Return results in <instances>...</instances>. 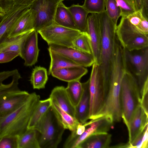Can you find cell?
<instances>
[{"label": "cell", "mask_w": 148, "mask_h": 148, "mask_svg": "<svg viewBox=\"0 0 148 148\" xmlns=\"http://www.w3.org/2000/svg\"><path fill=\"white\" fill-rule=\"evenodd\" d=\"M62 0V1H64V0Z\"/></svg>", "instance_id": "c3c4849f"}, {"label": "cell", "mask_w": 148, "mask_h": 148, "mask_svg": "<svg viewBox=\"0 0 148 148\" xmlns=\"http://www.w3.org/2000/svg\"><path fill=\"white\" fill-rule=\"evenodd\" d=\"M30 94L25 91H12L0 96V118L10 114L24 103Z\"/></svg>", "instance_id": "7c38bea8"}, {"label": "cell", "mask_w": 148, "mask_h": 148, "mask_svg": "<svg viewBox=\"0 0 148 148\" xmlns=\"http://www.w3.org/2000/svg\"><path fill=\"white\" fill-rule=\"evenodd\" d=\"M34 16L29 8L16 22L8 32V38L16 37L34 29Z\"/></svg>", "instance_id": "e0dca14e"}, {"label": "cell", "mask_w": 148, "mask_h": 148, "mask_svg": "<svg viewBox=\"0 0 148 148\" xmlns=\"http://www.w3.org/2000/svg\"><path fill=\"white\" fill-rule=\"evenodd\" d=\"M141 0H135L137 11L140 10Z\"/></svg>", "instance_id": "f6af8a7d"}, {"label": "cell", "mask_w": 148, "mask_h": 148, "mask_svg": "<svg viewBox=\"0 0 148 148\" xmlns=\"http://www.w3.org/2000/svg\"><path fill=\"white\" fill-rule=\"evenodd\" d=\"M23 13V9L13 5L5 12L0 22V42L5 37L13 25Z\"/></svg>", "instance_id": "ffe728a7"}, {"label": "cell", "mask_w": 148, "mask_h": 148, "mask_svg": "<svg viewBox=\"0 0 148 148\" xmlns=\"http://www.w3.org/2000/svg\"><path fill=\"white\" fill-rule=\"evenodd\" d=\"M62 0H34L29 8L34 16V29L38 31L54 23L57 6Z\"/></svg>", "instance_id": "ba28073f"}, {"label": "cell", "mask_w": 148, "mask_h": 148, "mask_svg": "<svg viewBox=\"0 0 148 148\" xmlns=\"http://www.w3.org/2000/svg\"><path fill=\"white\" fill-rule=\"evenodd\" d=\"M51 58V62L49 69L48 74H51L53 70L73 66H79L59 53L48 49Z\"/></svg>", "instance_id": "83f0119b"}, {"label": "cell", "mask_w": 148, "mask_h": 148, "mask_svg": "<svg viewBox=\"0 0 148 148\" xmlns=\"http://www.w3.org/2000/svg\"><path fill=\"white\" fill-rule=\"evenodd\" d=\"M68 8L77 29L82 32H87L88 12L78 4H73Z\"/></svg>", "instance_id": "603a6c76"}, {"label": "cell", "mask_w": 148, "mask_h": 148, "mask_svg": "<svg viewBox=\"0 0 148 148\" xmlns=\"http://www.w3.org/2000/svg\"><path fill=\"white\" fill-rule=\"evenodd\" d=\"M72 47L81 51L92 54L90 38L88 33L82 32L74 40Z\"/></svg>", "instance_id": "d6a6232c"}, {"label": "cell", "mask_w": 148, "mask_h": 148, "mask_svg": "<svg viewBox=\"0 0 148 148\" xmlns=\"http://www.w3.org/2000/svg\"><path fill=\"white\" fill-rule=\"evenodd\" d=\"M88 72L85 67L80 66H73L66 67L53 71L51 74L53 77L65 82L80 80Z\"/></svg>", "instance_id": "44dd1931"}, {"label": "cell", "mask_w": 148, "mask_h": 148, "mask_svg": "<svg viewBox=\"0 0 148 148\" xmlns=\"http://www.w3.org/2000/svg\"><path fill=\"white\" fill-rule=\"evenodd\" d=\"M12 77V81L10 83L6 84L3 83L0 85V96L7 92L20 90L18 87V82L21 77L18 71Z\"/></svg>", "instance_id": "74e56055"}, {"label": "cell", "mask_w": 148, "mask_h": 148, "mask_svg": "<svg viewBox=\"0 0 148 148\" xmlns=\"http://www.w3.org/2000/svg\"><path fill=\"white\" fill-rule=\"evenodd\" d=\"M51 102L75 117V107L72 103L64 87L57 86L52 90L49 97Z\"/></svg>", "instance_id": "d6986e66"}, {"label": "cell", "mask_w": 148, "mask_h": 148, "mask_svg": "<svg viewBox=\"0 0 148 148\" xmlns=\"http://www.w3.org/2000/svg\"><path fill=\"white\" fill-rule=\"evenodd\" d=\"M30 31L14 38L5 37L0 42V53L6 51H15L19 53L20 56L23 41Z\"/></svg>", "instance_id": "4316f807"}, {"label": "cell", "mask_w": 148, "mask_h": 148, "mask_svg": "<svg viewBox=\"0 0 148 148\" xmlns=\"http://www.w3.org/2000/svg\"><path fill=\"white\" fill-rule=\"evenodd\" d=\"M48 79L47 71L44 67L36 66L33 69L30 81L34 89L45 88Z\"/></svg>", "instance_id": "f546056e"}, {"label": "cell", "mask_w": 148, "mask_h": 148, "mask_svg": "<svg viewBox=\"0 0 148 148\" xmlns=\"http://www.w3.org/2000/svg\"><path fill=\"white\" fill-rule=\"evenodd\" d=\"M3 16H0V22L1 21V20Z\"/></svg>", "instance_id": "7dc6e473"}, {"label": "cell", "mask_w": 148, "mask_h": 148, "mask_svg": "<svg viewBox=\"0 0 148 148\" xmlns=\"http://www.w3.org/2000/svg\"><path fill=\"white\" fill-rule=\"evenodd\" d=\"M37 32L49 45L53 44L72 47L74 40L82 32L55 23Z\"/></svg>", "instance_id": "52a82bcc"}, {"label": "cell", "mask_w": 148, "mask_h": 148, "mask_svg": "<svg viewBox=\"0 0 148 148\" xmlns=\"http://www.w3.org/2000/svg\"><path fill=\"white\" fill-rule=\"evenodd\" d=\"M148 123L130 144L129 148H148Z\"/></svg>", "instance_id": "d590c367"}, {"label": "cell", "mask_w": 148, "mask_h": 148, "mask_svg": "<svg viewBox=\"0 0 148 148\" xmlns=\"http://www.w3.org/2000/svg\"><path fill=\"white\" fill-rule=\"evenodd\" d=\"M89 80L90 106L89 119H92L103 106L106 99L109 86L104 82L99 65L94 63Z\"/></svg>", "instance_id": "8992f818"}, {"label": "cell", "mask_w": 148, "mask_h": 148, "mask_svg": "<svg viewBox=\"0 0 148 148\" xmlns=\"http://www.w3.org/2000/svg\"><path fill=\"white\" fill-rule=\"evenodd\" d=\"M38 34L37 31L32 30L28 34L23 42L20 56L24 60L25 66H32L37 61L40 51Z\"/></svg>", "instance_id": "9a60e30c"}, {"label": "cell", "mask_w": 148, "mask_h": 148, "mask_svg": "<svg viewBox=\"0 0 148 148\" xmlns=\"http://www.w3.org/2000/svg\"><path fill=\"white\" fill-rule=\"evenodd\" d=\"M35 92L30 94L27 101L15 110L0 118V139L8 136H19L27 129L32 115L40 100Z\"/></svg>", "instance_id": "7a4b0ae2"}, {"label": "cell", "mask_w": 148, "mask_h": 148, "mask_svg": "<svg viewBox=\"0 0 148 148\" xmlns=\"http://www.w3.org/2000/svg\"><path fill=\"white\" fill-rule=\"evenodd\" d=\"M51 105V101L49 98L44 100H40L32 115L27 129H34Z\"/></svg>", "instance_id": "f1b7e54d"}, {"label": "cell", "mask_w": 148, "mask_h": 148, "mask_svg": "<svg viewBox=\"0 0 148 148\" xmlns=\"http://www.w3.org/2000/svg\"><path fill=\"white\" fill-rule=\"evenodd\" d=\"M127 17L132 24L144 35L148 36V19L143 16L141 10Z\"/></svg>", "instance_id": "1f68e13d"}, {"label": "cell", "mask_w": 148, "mask_h": 148, "mask_svg": "<svg viewBox=\"0 0 148 148\" xmlns=\"http://www.w3.org/2000/svg\"><path fill=\"white\" fill-rule=\"evenodd\" d=\"M34 129L40 134L38 139L40 148H57L65 129L51 106Z\"/></svg>", "instance_id": "5b68a950"}, {"label": "cell", "mask_w": 148, "mask_h": 148, "mask_svg": "<svg viewBox=\"0 0 148 148\" xmlns=\"http://www.w3.org/2000/svg\"><path fill=\"white\" fill-rule=\"evenodd\" d=\"M87 32L90 38L92 54L95 60V63L99 65L101 62V37L97 14L91 13L88 15Z\"/></svg>", "instance_id": "4fadbf2b"}, {"label": "cell", "mask_w": 148, "mask_h": 148, "mask_svg": "<svg viewBox=\"0 0 148 148\" xmlns=\"http://www.w3.org/2000/svg\"><path fill=\"white\" fill-rule=\"evenodd\" d=\"M5 12L3 11L1 8L0 7V16H3Z\"/></svg>", "instance_id": "bcb514c9"}, {"label": "cell", "mask_w": 148, "mask_h": 148, "mask_svg": "<svg viewBox=\"0 0 148 148\" xmlns=\"http://www.w3.org/2000/svg\"><path fill=\"white\" fill-rule=\"evenodd\" d=\"M82 84L83 93L79 102L75 107V118L79 123L83 124L89 119L90 96L89 79Z\"/></svg>", "instance_id": "ac0fdd59"}, {"label": "cell", "mask_w": 148, "mask_h": 148, "mask_svg": "<svg viewBox=\"0 0 148 148\" xmlns=\"http://www.w3.org/2000/svg\"><path fill=\"white\" fill-rule=\"evenodd\" d=\"M148 123V116L140 104L127 126L129 134V144L132 143Z\"/></svg>", "instance_id": "2e32d148"}, {"label": "cell", "mask_w": 148, "mask_h": 148, "mask_svg": "<svg viewBox=\"0 0 148 148\" xmlns=\"http://www.w3.org/2000/svg\"><path fill=\"white\" fill-rule=\"evenodd\" d=\"M18 70L15 69L11 71H4L0 72V85L5 79L12 77Z\"/></svg>", "instance_id": "b9f144b4"}, {"label": "cell", "mask_w": 148, "mask_h": 148, "mask_svg": "<svg viewBox=\"0 0 148 148\" xmlns=\"http://www.w3.org/2000/svg\"><path fill=\"white\" fill-rule=\"evenodd\" d=\"M114 122L107 116L91 119L84 124L85 129L80 135L73 138L68 137L63 145L64 148H77L79 145L90 136L97 134L106 133L109 130Z\"/></svg>", "instance_id": "8fae6325"}, {"label": "cell", "mask_w": 148, "mask_h": 148, "mask_svg": "<svg viewBox=\"0 0 148 148\" xmlns=\"http://www.w3.org/2000/svg\"><path fill=\"white\" fill-rule=\"evenodd\" d=\"M140 101L138 81L128 69L123 76L120 90L122 119L126 126Z\"/></svg>", "instance_id": "277c9868"}, {"label": "cell", "mask_w": 148, "mask_h": 148, "mask_svg": "<svg viewBox=\"0 0 148 148\" xmlns=\"http://www.w3.org/2000/svg\"><path fill=\"white\" fill-rule=\"evenodd\" d=\"M148 77L147 78L143 87L140 104L146 115L148 116Z\"/></svg>", "instance_id": "ab89813d"}, {"label": "cell", "mask_w": 148, "mask_h": 148, "mask_svg": "<svg viewBox=\"0 0 148 148\" xmlns=\"http://www.w3.org/2000/svg\"><path fill=\"white\" fill-rule=\"evenodd\" d=\"M38 132L34 129H27L19 136L18 148H40Z\"/></svg>", "instance_id": "484cf974"}, {"label": "cell", "mask_w": 148, "mask_h": 148, "mask_svg": "<svg viewBox=\"0 0 148 148\" xmlns=\"http://www.w3.org/2000/svg\"><path fill=\"white\" fill-rule=\"evenodd\" d=\"M140 10L143 16L148 19V0H141Z\"/></svg>", "instance_id": "ee69618b"}, {"label": "cell", "mask_w": 148, "mask_h": 148, "mask_svg": "<svg viewBox=\"0 0 148 148\" xmlns=\"http://www.w3.org/2000/svg\"><path fill=\"white\" fill-rule=\"evenodd\" d=\"M121 10V16L127 17L137 11L135 0H115Z\"/></svg>", "instance_id": "8d00e7d4"}, {"label": "cell", "mask_w": 148, "mask_h": 148, "mask_svg": "<svg viewBox=\"0 0 148 148\" xmlns=\"http://www.w3.org/2000/svg\"><path fill=\"white\" fill-rule=\"evenodd\" d=\"M65 88L67 95L73 105L75 107L79 102L83 92L82 83L80 80L68 82Z\"/></svg>", "instance_id": "4dcf8cb0"}, {"label": "cell", "mask_w": 148, "mask_h": 148, "mask_svg": "<svg viewBox=\"0 0 148 148\" xmlns=\"http://www.w3.org/2000/svg\"><path fill=\"white\" fill-rule=\"evenodd\" d=\"M54 21L55 23L60 25L78 30L68 7L64 5L62 1L60 2L57 6Z\"/></svg>", "instance_id": "cb8c5ba5"}, {"label": "cell", "mask_w": 148, "mask_h": 148, "mask_svg": "<svg viewBox=\"0 0 148 148\" xmlns=\"http://www.w3.org/2000/svg\"><path fill=\"white\" fill-rule=\"evenodd\" d=\"M82 5L89 13L98 14L105 10V0H84Z\"/></svg>", "instance_id": "e575fe53"}, {"label": "cell", "mask_w": 148, "mask_h": 148, "mask_svg": "<svg viewBox=\"0 0 148 148\" xmlns=\"http://www.w3.org/2000/svg\"><path fill=\"white\" fill-rule=\"evenodd\" d=\"M105 12L114 25L117 26L118 20L121 16V10L115 0H105Z\"/></svg>", "instance_id": "836d02e7"}, {"label": "cell", "mask_w": 148, "mask_h": 148, "mask_svg": "<svg viewBox=\"0 0 148 148\" xmlns=\"http://www.w3.org/2000/svg\"><path fill=\"white\" fill-rule=\"evenodd\" d=\"M19 56V53L15 51H6L0 53V63H7L11 61Z\"/></svg>", "instance_id": "60d3db41"}, {"label": "cell", "mask_w": 148, "mask_h": 148, "mask_svg": "<svg viewBox=\"0 0 148 148\" xmlns=\"http://www.w3.org/2000/svg\"><path fill=\"white\" fill-rule=\"evenodd\" d=\"M51 106L58 120L65 129L72 131L80 124L74 117L62 110L55 103L51 102Z\"/></svg>", "instance_id": "d4e9b609"}, {"label": "cell", "mask_w": 148, "mask_h": 148, "mask_svg": "<svg viewBox=\"0 0 148 148\" xmlns=\"http://www.w3.org/2000/svg\"><path fill=\"white\" fill-rule=\"evenodd\" d=\"M111 138V134L107 132L92 134L82 142L77 148H109Z\"/></svg>", "instance_id": "7402d4cb"}, {"label": "cell", "mask_w": 148, "mask_h": 148, "mask_svg": "<svg viewBox=\"0 0 148 148\" xmlns=\"http://www.w3.org/2000/svg\"><path fill=\"white\" fill-rule=\"evenodd\" d=\"M97 14L101 37L99 66L103 81L108 85L111 67L118 42L116 32L117 26L108 17L105 10Z\"/></svg>", "instance_id": "3957f363"}, {"label": "cell", "mask_w": 148, "mask_h": 148, "mask_svg": "<svg viewBox=\"0 0 148 148\" xmlns=\"http://www.w3.org/2000/svg\"><path fill=\"white\" fill-rule=\"evenodd\" d=\"M127 66H130L138 81L140 95L148 77V47L129 51L125 49Z\"/></svg>", "instance_id": "30bf717a"}, {"label": "cell", "mask_w": 148, "mask_h": 148, "mask_svg": "<svg viewBox=\"0 0 148 148\" xmlns=\"http://www.w3.org/2000/svg\"><path fill=\"white\" fill-rule=\"evenodd\" d=\"M48 49L57 52L75 62L79 66L84 67L90 66L95 63L93 56L72 47L55 45H49Z\"/></svg>", "instance_id": "5bb4252c"}, {"label": "cell", "mask_w": 148, "mask_h": 148, "mask_svg": "<svg viewBox=\"0 0 148 148\" xmlns=\"http://www.w3.org/2000/svg\"><path fill=\"white\" fill-rule=\"evenodd\" d=\"M127 69L125 49L120 44H117L111 67L108 95L103 106L92 119L107 116L112 119L114 122L121 121V84Z\"/></svg>", "instance_id": "6da1fadb"}, {"label": "cell", "mask_w": 148, "mask_h": 148, "mask_svg": "<svg viewBox=\"0 0 148 148\" xmlns=\"http://www.w3.org/2000/svg\"><path fill=\"white\" fill-rule=\"evenodd\" d=\"M19 136H8L0 139V148H18Z\"/></svg>", "instance_id": "f35d334b"}, {"label": "cell", "mask_w": 148, "mask_h": 148, "mask_svg": "<svg viewBox=\"0 0 148 148\" xmlns=\"http://www.w3.org/2000/svg\"><path fill=\"white\" fill-rule=\"evenodd\" d=\"M116 32L117 39L121 46L129 51L138 48L142 42L143 37H148L132 24L125 16H121Z\"/></svg>", "instance_id": "9c48e42d"}, {"label": "cell", "mask_w": 148, "mask_h": 148, "mask_svg": "<svg viewBox=\"0 0 148 148\" xmlns=\"http://www.w3.org/2000/svg\"><path fill=\"white\" fill-rule=\"evenodd\" d=\"M13 5V0H0V7L6 12Z\"/></svg>", "instance_id": "7bdbcfd3"}]
</instances>
